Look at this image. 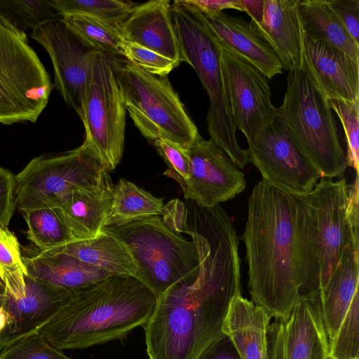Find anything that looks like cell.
Masks as SVG:
<instances>
[{
  "mask_svg": "<svg viewBox=\"0 0 359 359\" xmlns=\"http://www.w3.org/2000/svg\"><path fill=\"white\" fill-rule=\"evenodd\" d=\"M241 239L252 302L271 318L287 316L300 295L319 292L320 250L308 194L262 179L248 198Z\"/></svg>",
  "mask_w": 359,
  "mask_h": 359,
  "instance_id": "1",
  "label": "cell"
},
{
  "mask_svg": "<svg viewBox=\"0 0 359 359\" xmlns=\"http://www.w3.org/2000/svg\"><path fill=\"white\" fill-rule=\"evenodd\" d=\"M198 250L196 280L177 284L157 298L142 327L149 359H199L226 337L223 323L231 302L241 295L239 255L218 242L202 243Z\"/></svg>",
  "mask_w": 359,
  "mask_h": 359,
  "instance_id": "2",
  "label": "cell"
},
{
  "mask_svg": "<svg viewBox=\"0 0 359 359\" xmlns=\"http://www.w3.org/2000/svg\"><path fill=\"white\" fill-rule=\"evenodd\" d=\"M156 297L133 276L113 275L72 298L38 333L53 348L84 349L124 341L150 318Z\"/></svg>",
  "mask_w": 359,
  "mask_h": 359,
  "instance_id": "3",
  "label": "cell"
},
{
  "mask_svg": "<svg viewBox=\"0 0 359 359\" xmlns=\"http://www.w3.org/2000/svg\"><path fill=\"white\" fill-rule=\"evenodd\" d=\"M171 12L180 62L194 68L209 97L207 126L210 139L242 170L249 158L247 149L241 147L236 137L224 84L220 41L201 12L184 0L174 1Z\"/></svg>",
  "mask_w": 359,
  "mask_h": 359,
  "instance_id": "4",
  "label": "cell"
},
{
  "mask_svg": "<svg viewBox=\"0 0 359 359\" xmlns=\"http://www.w3.org/2000/svg\"><path fill=\"white\" fill-rule=\"evenodd\" d=\"M126 110L149 142L161 138L189 149L200 135L167 76L152 75L123 56H109Z\"/></svg>",
  "mask_w": 359,
  "mask_h": 359,
  "instance_id": "5",
  "label": "cell"
},
{
  "mask_svg": "<svg viewBox=\"0 0 359 359\" xmlns=\"http://www.w3.org/2000/svg\"><path fill=\"white\" fill-rule=\"evenodd\" d=\"M277 117L322 177L343 176L348 166L328 99L300 67L289 71Z\"/></svg>",
  "mask_w": 359,
  "mask_h": 359,
  "instance_id": "6",
  "label": "cell"
},
{
  "mask_svg": "<svg viewBox=\"0 0 359 359\" xmlns=\"http://www.w3.org/2000/svg\"><path fill=\"white\" fill-rule=\"evenodd\" d=\"M104 229L127 245L137 266L135 277L156 299L171 287L198 278L200 257L195 243L171 231L160 216Z\"/></svg>",
  "mask_w": 359,
  "mask_h": 359,
  "instance_id": "7",
  "label": "cell"
},
{
  "mask_svg": "<svg viewBox=\"0 0 359 359\" xmlns=\"http://www.w3.org/2000/svg\"><path fill=\"white\" fill-rule=\"evenodd\" d=\"M109 172L86 143L31 160L15 176V208L20 212L60 207L76 190L97 187Z\"/></svg>",
  "mask_w": 359,
  "mask_h": 359,
  "instance_id": "8",
  "label": "cell"
},
{
  "mask_svg": "<svg viewBox=\"0 0 359 359\" xmlns=\"http://www.w3.org/2000/svg\"><path fill=\"white\" fill-rule=\"evenodd\" d=\"M53 88L25 33L0 18V123L35 122Z\"/></svg>",
  "mask_w": 359,
  "mask_h": 359,
  "instance_id": "9",
  "label": "cell"
},
{
  "mask_svg": "<svg viewBox=\"0 0 359 359\" xmlns=\"http://www.w3.org/2000/svg\"><path fill=\"white\" fill-rule=\"evenodd\" d=\"M126 108L109 55L92 57L83 114L86 142L109 172L120 163L125 142Z\"/></svg>",
  "mask_w": 359,
  "mask_h": 359,
  "instance_id": "10",
  "label": "cell"
},
{
  "mask_svg": "<svg viewBox=\"0 0 359 359\" xmlns=\"http://www.w3.org/2000/svg\"><path fill=\"white\" fill-rule=\"evenodd\" d=\"M248 143L249 162L259 170L263 180L273 185L308 194L322 177L278 117Z\"/></svg>",
  "mask_w": 359,
  "mask_h": 359,
  "instance_id": "11",
  "label": "cell"
},
{
  "mask_svg": "<svg viewBox=\"0 0 359 359\" xmlns=\"http://www.w3.org/2000/svg\"><path fill=\"white\" fill-rule=\"evenodd\" d=\"M220 43L224 84L233 121L249 141L273 121L278 108L271 102L268 78L245 57Z\"/></svg>",
  "mask_w": 359,
  "mask_h": 359,
  "instance_id": "12",
  "label": "cell"
},
{
  "mask_svg": "<svg viewBox=\"0 0 359 359\" xmlns=\"http://www.w3.org/2000/svg\"><path fill=\"white\" fill-rule=\"evenodd\" d=\"M30 36L47 50L53 66V86L81 118L91 60L100 51L62 19L32 29Z\"/></svg>",
  "mask_w": 359,
  "mask_h": 359,
  "instance_id": "13",
  "label": "cell"
},
{
  "mask_svg": "<svg viewBox=\"0 0 359 359\" xmlns=\"http://www.w3.org/2000/svg\"><path fill=\"white\" fill-rule=\"evenodd\" d=\"M349 184L345 178L321 177L308 194L314 213L320 250V290L323 289L352 243L359 244L347 212ZM319 290V291H320Z\"/></svg>",
  "mask_w": 359,
  "mask_h": 359,
  "instance_id": "14",
  "label": "cell"
},
{
  "mask_svg": "<svg viewBox=\"0 0 359 359\" xmlns=\"http://www.w3.org/2000/svg\"><path fill=\"white\" fill-rule=\"evenodd\" d=\"M266 343L268 359H328L318 293L300 295L287 316L275 318Z\"/></svg>",
  "mask_w": 359,
  "mask_h": 359,
  "instance_id": "15",
  "label": "cell"
},
{
  "mask_svg": "<svg viewBox=\"0 0 359 359\" xmlns=\"http://www.w3.org/2000/svg\"><path fill=\"white\" fill-rule=\"evenodd\" d=\"M188 153L190 170L186 200L210 208L233 199L245 189L244 173L210 139L199 135Z\"/></svg>",
  "mask_w": 359,
  "mask_h": 359,
  "instance_id": "16",
  "label": "cell"
},
{
  "mask_svg": "<svg viewBox=\"0 0 359 359\" xmlns=\"http://www.w3.org/2000/svg\"><path fill=\"white\" fill-rule=\"evenodd\" d=\"M300 68L328 100L359 102V62L337 48L311 40L302 30Z\"/></svg>",
  "mask_w": 359,
  "mask_h": 359,
  "instance_id": "17",
  "label": "cell"
},
{
  "mask_svg": "<svg viewBox=\"0 0 359 359\" xmlns=\"http://www.w3.org/2000/svg\"><path fill=\"white\" fill-rule=\"evenodd\" d=\"M25 293L17 298L3 290L0 292V308L11 321V339L37 331L67 304L74 294L29 274L25 276Z\"/></svg>",
  "mask_w": 359,
  "mask_h": 359,
  "instance_id": "18",
  "label": "cell"
},
{
  "mask_svg": "<svg viewBox=\"0 0 359 359\" xmlns=\"http://www.w3.org/2000/svg\"><path fill=\"white\" fill-rule=\"evenodd\" d=\"M171 4L169 0H151L135 4L121 27L123 39L180 63Z\"/></svg>",
  "mask_w": 359,
  "mask_h": 359,
  "instance_id": "19",
  "label": "cell"
},
{
  "mask_svg": "<svg viewBox=\"0 0 359 359\" xmlns=\"http://www.w3.org/2000/svg\"><path fill=\"white\" fill-rule=\"evenodd\" d=\"M299 0H264L262 19L251 23L257 34L274 50L283 69L300 67L302 28Z\"/></svg>",
  "mask_w": 359,
  "mask_h": 359,
  "instance_id": "20",
  "label": "cell"
},
{
  "mask_svg": "<svg viewBox=\"0 0 359 359\" xmlns=\"http://www.w3.org/2000/svg\"><path fill=\"white\" fill-rule=\"evenodd\" d=\"M22 253L29 275L73 294L87 290L111 276L72 256L41 250L34 245L25 248Z\"/></svg>",
  "mask_w": 359,
  "mask_h": 359,
  "instance_id": "21",
  "label": "cell"
},
{
  "mask_svg": "<svg viewBox=\"0 0 359 359\" xmlns=\"http://www.w3.org/2000/svg\"><path fill=\"white\" fill-rule=\"evenodd\" d=\"M201 13L222 43L248 60L268 79L283 73V67L277 55L257 34L250 22L223 12Z\"/></svg>",
  "mask_w": 359,
  "mask_h": 359,
  "instance_id": "22",
  "label": "cell"
},
{
  "mask_svg": "<svg viewBox=\"0 0 359 359\" xmlns=\"http://www.w3.org/2000/svg\"><path fill=\"white\" fill-rule=\"evenodd\" d=\"M359 244L345 251L326 285L319 292L323 322L329 343L333 342L358 290Z\"/></svg>",
  "mask_w": 359,
  "mask_h": 359,
  "instance_id": "23",
  "label": "cell"
},
{
  "mask_svg": "<svg viewBox=\"0 0 359 359\" xmlns=\"http://www.w3.org/2000/svg\"><path fill=\"white\" fill-rule=\"evenodd\" d=\"M271 317L241 294L231 302L222 331L243 359H268L266 333Z\"/></svg>",
  "mask_w": 359,
  "mask_h": 359,
  "instance_id": "24",
  "label": "cell"
},
{
  "mask_svg": "<svg viewBox=\"0 0 359 359\" xmlns=\"http://www.w3.org/2000/svg\"><path fill=\"white\" fill-rule=\"evenodd\" d=\"M114 187L108 174L97 187L74 191L57 207L78 241L94 238L102 232L111 210Z\"/></svg>",
  "mask_w": 359,
  "mask_h": 359,
  "instance_id": "25",
  "label": "cell"
},
{
  "mask_svg": "<svg viewBox=\"0 0 359 359\" xmlns=\"http://www.w3.org/2000/svg\"><path fill=\"white\" fill-rule=\"evenodd\" d=\"M72 256L108 274L135 276L137 266L127 245L104 228L91 239L79 240L59 248L46 250Z\"/></svg>",
  "mask_w": 359,
  "mask_h": 359,
  "instance_id": "26",
  "label": "cell"
},
{
  "mask_svg": "<svg viewBox=\"0 0 359 359\" xmlns=\"http://www.w3.org/2000/svg\"><path fill=\"white\" fill-rule=\"evenodd\" d=\"M302 32L311 40L337 48L359 62V44L343 26L327 0H299Z\"/></svg>",
  "mask_w": 359,
  "mask_h": 359,
  "instance_id": "27",
  "label": "cell"
},
{
  "mask_svg": "<svg viewBox=\"0 0 359 359\" xmlns=\"http://www.w3.org/2000/svg\"><path fill=\"white\" fill-rule=\"evenodd\" d=\"M165 204L161 198L134 183L120 179L114 184L112 203L105 226L124 224L133 221L163 215Z\"/></svg>",
  "mask_w": 359,
  "mask_h": 359,
  "instance_id": "28",
  "label": "cell"
},
{
  "mask_svg": "<svg viewBox=\"0 0 359 359\" xmlns=\"http://www.w3.org/2000/svg\"><path fill=\"white\" fill-rule=\"evenodd\" d=\"M27 226V237L41 250H52L78 241L60 208L21 212Z\"/></svg>",
  "mask_w": 359,
  "mask_h": 359,
  "instance_id": "29",
  "label": "cell"
},
{
  "mask_svg": "<svg viewBox=\"0 0 359 359\" xmlns=\"http://www.w3.org/2000/svg\"><path fill=\"white\" fill-rule=\"evenodd\" d=\"M0 18L18 32L25 33L50 22L62 19L50 0H0Z\"/></svg>",
  "mask_w": 359,
  "mask_h": 359,
  "instance_id": "30",
  "label": "cell"
},
{
  "mask_svg": "<svg viewBox=\"0 0 359 359\" xmlns=\"http://www.w3.org/2000/svg\"><path fill=\"white\" fill-rule=\"evenodd\" d=\"M27 274L17 237L7 226L0 225V280L3 291L12 298L22 295Z\"/></svg>",
  "mask_w": 359,
  "mask_h": 359,
  "instance_id": "31",
  "label": "cell"
},
{
  "mask_svg": "<svg viewBox=\"0 0 359 359\" xmlns=\"http://www.w3.org/2000/svg\"><path fill=\"white\" fill-rule=\"evenodd\" d=\"M63 16L84 14L93 17L120 32L135 4L123 0H50Z\"/></svg>",
  "mask_w": 359,
  "mask_h": 359,
  "instance_id": "32",
  "label": "cell"
},
{
  "mask_svg": "<svg viewBox=\"0 0 359 359\" xmlns=\"http://www.w3.org/2000/svg\"><path fill=\"white\" fill-rule=\"evenodd\" d=\"M62 20L100 52L109 56H121L124 40L118 30L84 14H67Z\"/></svg>",
  "mask_w": 359,
  "mask_h": 359,
  "instance_id": "33",
  "label": "cell"
},
{
  "mask_svg": "<svg viewBox=\"0 0 359 359\" xmlns=\"http://www.w3.org/2000/svg\"><path fill=\"white\" fill-rule=\"evenodd\" d=\"M0 359H72L48 344L37 331L9 339L0 351Z\"/></svg>",
  "mask_w": 359,
  "mask_h": 359,
  "instance_id": "34",
  "label": "cell"
},
{
  "mask_svg": "<svg viewBox=\"0 0 359 359\" xmlns=\"http://www.w3.org/2000/svg\"><path fill=\"white\" fill-rule=\"evenodd\" d=\"M359 292H357L330 346L333 359H359Z\"/></svg>",
  "mask_w": 359,
  "mask_h": 359,
  "instance_id": "35",
  "label": "cell"
},
{
  "mask_svg": "<svg viewBox=\"0 0 359 359\" xmlns=\"http://www.w3.org/2000/svg\"><path fill=\"white\" fill-rule=\"evenodd\" d=\"M332 110L338 116L345 133L348 166L356 174L359 170V102L329 99Z\"/></svg>",
  "mask_w": 359,
  "mask_h": 359,
  "instance_id": "36",
  "label": "cell"
},
{
  "mask_svg": "<svg viewBox=\"0 0 359 359\" xmlns=\"http://www.w3.org/2000/svg\"><path fill=\"white\" fill-rule=\"evenodd\" d=\"M152 143L168 165L163 175L175 180L181 187L184 195L187 190L190 170L188 149L161 138L154 140Z\"/></svg>",
  "mask_w": 359,
  "mask_h": 359,
  "instance_id": "37",
  "label": "cell"
},
{
  "mask_svg": "<svg viewBox=\"0 0 359 359\" xmlns=\"http://www.w3.org/2000/svg\"><path fill=\"white\" fill-rule=\"evenodd\" d=\"M121 56L155 76H165L180 63L138 44L123 41Z\"/></svg>",
  "mask_w": 359,
  "mask_h": 359,
  "instance_id": "38",
  "label": "cell"
},
{
  "mask_svg": "<svg viewBox=\"0 0 359 359\" xmlns=\"http://www.w3.org/2000/svg\"><path fill=\"white\" fill-rule=\"evenodd\" d=\"M353 39L359 44V0H327Z\"/></svg>",
  "mask_w": 359,
  "mask_h": 359,
  "instance_id": "39",
  "label": "cell"
},
{
  "mask_svg": "<svg viewBox=\"0 0 359 359\" xmlns=\"http://www.w3.org/2000/svg\"><path fill=\"white\" fill-rule=\"evenodd\" d=\"M15 175L0 166V225L8 226L15 208Z\"/></svg>",
  "mask_w": 359,
  "mask_h": 359,
  "instance_id": "40",
  "label": "cell"
},
{
  "mask_svg": "<svg viewBox=\"0 0 359 359\" xmlns=\"http://www.w3.org/2000/svg\"><path fill=\"white\" fill-rule=\"evenodd\" d=\"M204 13L215 14L224 9H235L241 12L244 8L241 0H184Z\"/></svg>",
  "mask_w": 359,
  "mask_h": 359,
  "instance_id": "41",
  "label": "cell"
},
{
  "mask_svg": "<svg viewBox=\"0 0 359 359\" xmlns=\"http://www.w3.org/2000/svg\"><path fill=\"white\" fill-rule=\"evenodd\" d=\"M199 359H243L226 337L210 347Z\"/></svg>",
  "mask_w": 359,
  "mask_h": 359,
  "instance_id": "42",
  "label": "cell"
},
{
  "mask_svg": "<svg viewBox=\"0 0 359 359\" xmlns=\"http://www.w3.org/2000/svg\"><path fill=\"white\" fill-rule=\"evenodd\" d=\"M244 11L250 18L251 23L261 22L264 11V0H241Z\"/></svg>",
  "mask_w": 359,
  "mask_h": 359,
  "instance_id": "43",
  "label": "cell"
},
{
  "mask_svg": "<svg viewBox=\"0 0 359 359\" xmlns=\"http://www.w3.org/2000/svg\"><path fill=\"white\" fill-rule=\"evenodd\" d=\"M4 290V285L2 283L0 280V292Z\"/></svg>",
  "mask_w": 359,
  "mask_h": 359,
  "instance_id": "44",
  "label": "cell"
},
{
  "mask_svg": "<svg viewBox=\"0 0 359 359\" xmlns=\"http://www.w3.org/2000/svg\"><path fill=\"white\" fill-rule=\"evenodd\" d=\"M328 359H333V358L330 356Z\"/></svg>",
  "mask_w": 359,
  "mask_h": 359,
  "instance_id": "45",
  "label": "cell"
}]
</instances>
